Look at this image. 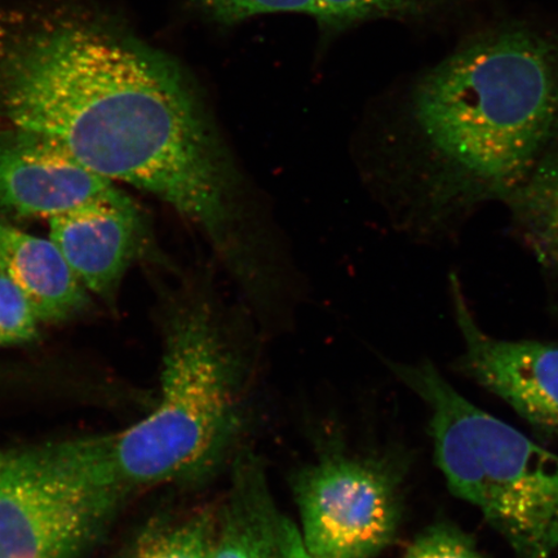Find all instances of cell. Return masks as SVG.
I'll return each instance as SVG.
<instances>
[{
	"mask_svg": "<svg viewBox=\"0 0 558 558\" xmlns=\"http://www.w3.org/2000/svg\"><path fill=\"white\" fill-rule=\"evenodd\" d=\"M275 535L279 558H313L296 523L286 518L278 509L275 518Z\"/></svg>",
	"mask_w": 558,
	"mask_h": 558,
	"instance_id": "obj_17",
	"label": "cell"
},
{
	"mask_svg": "<svg viewBox=\"0 0 558 558\" xmlns=\"http://www.w3.org/2000/svg\"><path fill=\"white\" fill-rule=\"evenodd\" d=\"M219 514L198 509L146 533L129 558H213Z\"/></svg>",
	"mask_w": 558,
	"mask_h": 558,
	"instance_id": "obj_14",
	"label": "cell"
},
{
	"mask_svg": "<svg viewBox=\"0 0 558 558\" xmlns=\"http://www.w3.org/2000/svg\"><path fill=\"white\" fill-rule=\"evenodd\" d=\"M40 324L29 300L0 270V348L33 343Z\"/></svg>",
	"mask_w": 558,
	"mask_h": 558,
	"instance_id": "obj_15",
	"label": "cell"
},
{
	"mask_svg": "<svg viewBox=\"0 0 558 558\" xmlns=\"http://www.w3.org/2000/svg\"><path fill=\"white\" fill-rule=\"evenodd\" d=\"M50 239L89 294L110 299L132 263L148 255L145 216L125 193L48 220Z\"/></svg>",
	"mask_w": 558,
	"mask_h": 558,
	"instance_id": "obj_9",
	"label": "cell"
},
{
	"mask_svg": "<svg viewBox=\"0 0 558 558\" xmlns=\"http://www.w3.org/2000/svg\"><path fill=\"white\" fill-rule=\"evenodd\" d=\"M276 512L259 465L242 462L232 497L219 514L213 558H279Z\"/></svg>",
	"mask_w": 558,
	"mask_h": 558,
	"instance_id": "obj_12",
	"label": "cell"
},
{
	"mask_svg": "<svg viewBox=\"0 0 558 558\" xmlns=\"http://www.w3.org/2000/svg\"><path fill=\"white\" fill-rule=\"evenodd\" d=\"M449 290L463 341L458 372L535 427L558 430V344L493 338L474 318L457 274L449 276Z\"/></svg>",
	"mask_w": 558,
	"mask_h": 558,
	"instance_id": "obj_7",
	"label": "cell"
},
{
	"mask_svg": "<svg viewBox=\"0 0 558 558\" xmlns=\"http://www.w3.org/2000/svg\"><path fill=\"white\" fill-rule=\"evenodd\" d=\"M404 558H486L462 529L438 522L425 529L411 544Z\"/></svg>",
	"mask_w": 558,
	"mask_h": 558,
	"instance_id": "obj_16",
	"label": "cell"
},
{
	"mask_svg": "<svg viewBox=\"0 0 558 558\" xmlns=\"http://www.w3.org/2000/svg\"><path fill=\"white\" fill-rule=\"evenodd\" d=\"M120 498L90 477L64 444L7 456L0 472V558H75Z\"/></svg>",
	"mask_w": 558,
	"mask_h": 558,
	"instance_id": "obj_5",
	"label": "cell"
},
{
	"mask_svg": "<svg viewBox=\"0 0 558 558\" xmlns=\"http://www.w3.org/2000/svg\"><path fill=\"white\" fill-rule=\"evenodd\" d=\"M505 205L515 234L558 292V142Z\"/></svg>",
	"mask_w": 558,
	"mask_h": 558,
	"instance_id": "obj_13",
	"label": "cell"
},
{
	"mask_svg": "<svg viewBox=\"0 0 558 558\" xmlns=\"http://www.w3.org/2000/svg\"><path fill=\"white\" fill-rule=\"evenodd\" d=\"M387 365L427 404L436 462L453 495L483 513L515 558H555L557 453L465 399L434 362Z\"/></svg>",
	"mask_w": 558,
	"mask_h": 558,
	"instance_id": "obj_4",
	"label": "cell"
},
{
	"mask_svg": "<svg viewBox=\"0 0 558 558\" xmlns=\"http://www.w3.org/2000/svg\"><path fill=\"white\" fill-rule=\"evenodd\" d=\"M408 128L402 219L451 239L558 142V35L521 21L473 35L416 82Z\"/></svg>",
	"mask_w": 558,
	"mask_h": 558,
	"instance_id": "obj_2",
	"label": "cell"
},
{
	"mask_svg": "<svg viewBox=\"0 0 558 558\" xmlns=\"http://www.w3.org/2000/svg\"><path fill=\"white\" fill-rule=\"evenodd\" d=\"M292 490L313 558H375L396 539L401 488L380 460L325 456L296 474Z\"/></svg>",
	"mask_w": 558,
	"mask_h": 558,
	"instance_id": "obj_6",
	"label": "cell"
},
{
	"mask_svg": "<svg viewBox=\"0 0 558 558\" xmlns=\"http://www.w3.org/2000/svg\"><path fill=\"white\" fill-rule=\"evenodd\" d=\"M5 460H7L5 453L0 451V472H2V470H3Z\"/></svg>",
	"mask_w": 558,
	"mask_h": 558,
	"instance_id": "obj_18",
	"label": "cell"
},
{
	"mask_svg": "<svg viewBox=\"0 0 558 558\" xmlns=\"http://www.w3.org/2000/svg\"><path fill=\"white\" fill-rule=\"evenodd\" d=\"M0 117L111 183L155 195L235 279L274 254L276 228L183 70L95 26L44 23L0 37Z\"/></svg>",
	"mask_w": 558,
	"mask_h": 558,
	"instance_id": "obj_1",
	"label": "cell"
},
{
	"mask_svg": "<svg viewBox=\"0 0 558 558\" xmlns=\"http://www.w3.org/2000/svg\"><path fill=\"white\" fill-rule=\"evenodd\" d=\"M239 320L206 275L178 292L163 318L156 409L121 434L65 442L89 476L124 497L198 483L227 462L246 427L255 380Z\"/></svg>",
	"mask_w": 558,
	"mask_h": 558,
	"instance_id": "obj_3",
	"label": "cell"
},
{
	"mask_svg": "<svg viewBox=\"0 0 558 558\" xmlns=\"http://www.w3.org/2000/svg\"><path fill=\"white\" fill-rule=\"evenodd\" d=\"M120 193L52 140L0 132V221L51 220Z\"/></svg>",
	"mask_w": 558,
	"mask_h": 558,
	"instance_id": "obj_8",
	"label": "cell"
},
{
	"mask_svg": "<svg viewBox=\"0 0 558 558\" xmlns=\"http://www.w3.org/2000/svg\"><path fill=\"white\" fill-rule=\"evenodd\" d=\"M470 0H197L218 23L233 24L265 13H304L331 27L393 17L425 19L456 11Z\"/></svg>",
	"mask_w": 558,
	"mask_h": 558,
	"instance_id": "obj_11",
	"label": "cell"
},
{
	"mask_svg": "<svg viewBox=\"0 0 558 558\" xmlns=\"http://www.w3.org/2000/svg\"><path fill=\"white\" fill-rule=\"evenodd\" d=\"M0 270L29 300L41 324L72 319L89 304V292L51 239L0 221Z\"/></svg>",
	"mask_w": 558,
	"mask_h": 558,
	"instance_id": "obj_10",
	"label": "cell"
}]
</instances>
